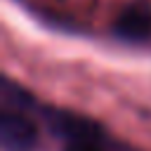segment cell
Instances as JSON below:
<instances>
[{"mask_svg": "<svg viewBox=\"0 0 151 151\" xmlns=\"http://www.w3.org/2000/svg\"><path fill=\"white\" fill-rule=\"evenodd\" d=\"M0 149L2 151H38V125L33 116L19 109H0Z\"/></svg>", "mask_w": 151, "mask_h": 151, "instance_id": "obj_1", "label": "cell"}, {"mask_svg": "<svg viewBox=\"0 0 151 151\" xmlns=\"http://www.w3.org/2000/svg\"><path fill=\"white\" fill-rule=\"evenodd\" d=\"M113 33L127 42H144L151 38V5L137 0L120 9L113 21Z\"/></svg>", "mask_w": 151, "mask_h": 151, "instance_id": "obj_2", "label": "cell"}]
</instances>
